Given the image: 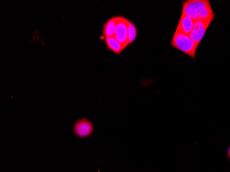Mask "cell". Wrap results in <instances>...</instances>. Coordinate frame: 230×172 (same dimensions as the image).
Listing matches in <instances>:
<instances>
[{
  "instance_id": "52a82bcc",
  "label": "cell",
  "mask_w": 230,
  "mask_h": 172,
  "mask_svg": "<svg viewBox=\"0 0 230 172\" xmlns=\"http://www.w3.org/2000/svg\"><path fill=\"white\" fill-rule=\"evenodd\" d=\"M118 16L114 17L107 20L103 26V35L104 38L114 37V30L117 23Z\"/></svg>"
},
{
  "instance_id": "6da1fadb",
  "label": "cell",
  "mask_w": 230,
  "mask_h": 172,
  "mask_svg": "<svg viewBox=\"0 0 230 172\" xmlns=\"http://www.w3.org/2000/svg\"><path fill=\"white\" fill-rule=\"evenodd\" d=\"M182 14L194 21L214 19L215 15L208 0H188L183 1Z\"/></svg>"
},
{
  "instance_id": "5b68a950",
  "label": "cell",
  "mask_w": 230,
  "mask_h": 172,
  "mask_svg": "<svg viewBox=\"0 0 230 172\" xmlns=\"http://www.w3.org/2000/svg\"><path fill=\"white\" fill-rule=\"evenodd\" d=\"M93 125L91 121L85 118L79 119L73 126V132L79 138H86L93 132Z\"/></svg>"
},
{
  "instance_id": "7a4b0ae2",
  "label": "cell",
  "mask_w": 230,
  "mask_h": 172,
  "mask_svg": "<svg viewBox=\"0 0 230 172\" xmlns=\"http://www.w3.org/2000/svg\"><path fill=\"white\" fill-rule=\"evenodd\" d=\"M170 46L195 59L196 52L198 48L195 44L191 39L190 35L175 31Z\"/></svg>"
},
{
  "instance_id": "9c48e42d",
  "label": "cell",
  "mask_w": 230,
  "mask_h": 172,
  "mask_svg": "<svg viewBox=\"0 0 230 172\" xmlns=\"http://www.w3.org/2000/svg\"><path fill=\"white\" fill-rule=\"evenodd\" d=\"M137 37V28L135 26L134 23L131 21L128 22L127 26V41H128V46L130 45L134 41Z\"/></svg>"
},
{
  "instance_id": "ba28073f",
  "label": "cell",
  "mask_w": 230,
  "mask_h": 172,
  "mask_svg": "<svg viewBox=\"0 0 230 172\" xmlns=\"http://www.w3.org/2000/svg\"><path fill=\"white\" fill-rule=\"evenodd\" d=\"M105 42L107 48L115 53V54L120 55L125 49L124 46L119 43L114 37L105 38Z\"/></svg>"
},
{
  "instance_id": "8992f818",
  "label": "cell",
  "mask_w": 230,
  "mask_h": 172,
  "mask_svg": "<svg viewBox=\"0 0 230 172\" xmlns=\"http://www.w3.org/2000/svg\"><path fill=\"white\" fill-rule=\"evenodd\" d=\"M194 22L195 21L193 20L192 18H190V17L181 14L179 23H178L175 31L187 35H190V33L192 32L193 28H194Z\"/></svg>"
},
{
  "instance_id": "277c9868",
  "label": "cell",
  "mask_w": 230,
  "mask_h": 172,
  "mask_svg": "<svg viewBox=\"0 0 230 172\" xmlns=\"http://www.w3.org/2000/svg\"><path fill=\"white\" fill-rule=\"evenodd\" d=\"M129 20L121 16H118L117 23L114 30V37L124 46H128L127 41V26Z\"/></svg>"
},
{
  "instance_id": "3957f363",
  "label": "cell",
  "mask_w": 230,
  "mask_h": 172,
  "mask_svg": "<svg viewBox=\"0 0 230 172\" xmlns=\"http://www.w3.org/2000/svg\"><path fill=\"white\" fill-rule=\"evenodd\" d=\"M212 21L211 20H198L194 22V28L190 37L196 46H199L207 28Z\"/></svg>"
},
{
  "instance_id": "30bf717a",
  "label": "cell",
  "mask_w": 230,
  "mask_h": 172,
  "mask_svg": "<svg viewBox=\"0 0 230 172\" xmlns=\"http://www.w3.org/2000/svg\"><path fill=\"white\" fill-rule=\"evenodd\" d=\"M98 172H101V169H99V170H98Z\"/></svg>"
}]
</instances>
